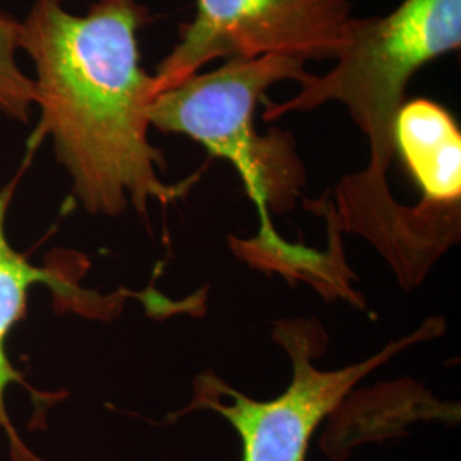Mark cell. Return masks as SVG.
Returning a JSON list of instances; mask_svg holds the SVG:
<instances>
[{"mask_svg":"<svg viewBox=\"0 0 461 461\" xmlns=\"http://www.w3.org/2000/svg\"><path fill=\"white\" fill-rule=\"evenodd\" d=\"M19 19L0 13V115L28 123L34 113V86L19 62Z\"/></svg>","mask_w":461,"mask_h":461,"instance_id":"8","label":"cell"},{"mask_svg":"<svg viewBox=\"0 0 461 461\" xmlns=\"http://www.w3.org/2000/svg\"><path fill=\"white\" fill-rule=\"evenodd\" d=\"M19 49L33 64L38 125L30 156L50 139L91 214L118 215L129 207L185 197L195 178L161 180L166 159L149 140L152 76L142 67L139 32L152 21L140 0H98L79 16L62 0H34L19 19Z\"/></svg>","mask_w":461,"mask_h":461,"instance_id":"1","label":"cell"},{"mask_svg":"<svg viewBox=\"0 0 461 461\" xmlns=\"http://www.w3.org/2000/svg\"><path fill=\"white\" fill-rule=\"evenodd\" d=\"M461 47V0H402L383 17H359L348 49L323 76L303 84L294 98L265 101L264 118L344 104L369 142V165L339 183L337 219L363 236L386 230L400 203L386 182L393 161V125L417 70Z\"/></svg>","mask_w":461,"mask_h":461,"instance_id":"2","label":"cell"},{"mask_svg":"<svg viewBox=\"0 0 461 461\" xmlns=\"http://www.w3.org/2000/svg\"><path fill=\"white\" fill-rule=\"evenodd\" d=\"M393 148L426 207L461 211V132L443 104L411 99L398 110Z\"/></svg>","mask_w":461,"mask_h":461,"instance_id":"6","label":"cell"},{"mask_svg":"<svg viewBox=\"0 0 461 461\" xmlns=\"http://www.w3.org/2000/svg\"><path fill=\"white\" fill-rule=\"evenodd\" d=\"M439 320L429 321L364 363L323 371L313 366L321 331L312 321H279L276 339L293 363V379L284 393L265 402L253 400L212 373H205V381L217 393L230 398V403L195 390L186 412L197 409L222 415L240 436L241 461H304L314 430L342 405L350 390L402 348L439 333Z\"/></svg>","mask_w":461,"mask_h":461,"instance_id":"5","label":"cell"},{"mask_svg":"<svg viewBox=\"0 0 461 461\" xmlns=\"http://www.w3.org/2000/svg\"><path fill=\"white\" fill-rule=\"evenodd\" d=\"M304 66L277 55L226 60L221 68L195 74L154 96L149 125L190 137L234 166L262 221L268 219V211H291L306 183L304 166L293 135L279 129L258 133L255 112L274 84L308 83L313 74Z\"/></svg>","mask_w":461,"mask_h":461,"instance_id":"3","label":"cell"},{"mask_svg":"<svg viewBox=\"0 0 461 461\" xmlns=\"http://www.w3.org/2000/svg\"><path fill=\"white\" fill-rule=\"evenodd\" d=\"M19 175L11 183L0 190V429L5 430V436L11 445L13 461H43L24 446L16 429L11 424V419L5 409V393L13 384H21L28 388L34 396V402H40L41 412L45 411L43 402H53V395H43L26 384L24 376L17 371L14 364L9 361L5 344L17 323L23 321L28 314V297L36 284H47L53 291V296L66 303L68 308H76L84 303V291L74 285L64 274L50 268L34 267L30 258L11 247L5 234V214L9 203L14 197Z\"/></svg>","mask_w":461,"mask_h":461,"instance_id":"7","label":"cell"},{"mask_svg":"<svg viewBox=\"0 0 461 461\" xmlns=\"http://www.w3.org/2000/svg\"><path fill=\"white\" fill-rule=\"evenodd\" d=\"M359 17L350 0H197L195 16L152 76L167 91L215 60L277 55L301 62L337 60Z\"/></svg>","mask_w":461,"mask_h":461,"instance_id":"4","label":"cell"}]
</instances>
